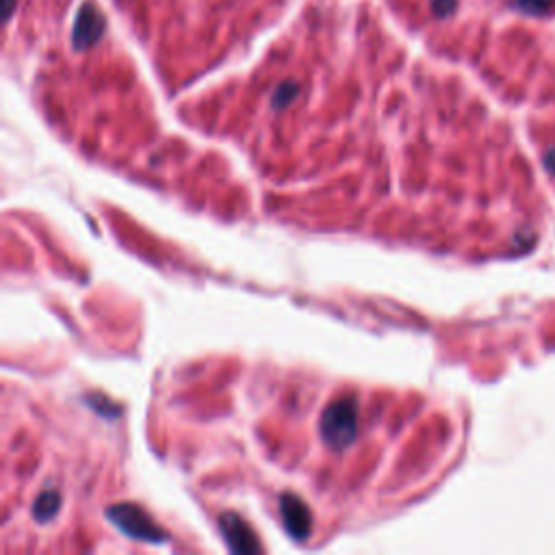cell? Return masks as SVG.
<instances>
[{
    "label": "cell",
    "instance_id": "obj_1",
    "mask_svg": "<svg viewBox=\"0 0 555 555\" xmlns=\"http://www.w3.org/2000/svg\"><path fill=\"white\" fill-rule=\"evenodd\" d=\"M358 406L352 397H341L323 410L319 432L330 447L346 449L356 438Z\"/></svg>",
    "mask_w": 555,
    "mask_h": 555
},
{
    "label": "cell",
    "instance_id": "obj_2",
    "mask_svg": "<svg viewBox=\"0 0 555 555\" xmlns=\"http://www.w3.org/2000/svg\"><path fill=\"white\" fill-rule=\"evenodd\" d=\"M109 521L126 536L146 543H167V534L159 525L152 523L150 516L133 504H119L107 510Z\"/></svg>",
    "mask_w": 555,
    "mask_h": 555
},
{
    "label": "cell",
    "instance_id": "obj_3",
    "mask_svg": "<svg viewBox=\"0 0 555 555\" xmlns=\"http://www.w3.org/2000/svg\"><path fill=\"white\" fill-rule=\"evenodd\" d=\"M104 33V16L100 13V9L95 7V3H85L80 4L79 16L74 20V31H72V44L76 50H85V48H92L95 42L103 37Z\"/></svg>",
    "mask_w": 555,
    "mask_h": 555
},
{
    "label": "cell",
    "instance_id": "obj_4",
    "mask_svg": "<svg viewBox=\"0 0 555 555\" xmlns=\"http://www.w3.org/2000/svg\"><path fill=\"white\" fill-rule=\"evenodd\" d=\"M219 529H222L224 540L228 543L231 551L234 553H258L261 543L256 540V534L252 532L250 525L237 516L234 512H226L219 516Z\"/></svg>",
    "mask_w": 555,
    "mask_h": 555
},
{
    "label": "cell",
    "instance_id": "obj_5",
    "mask_svg": "<svg viewBox=\"0 0 555 555\" xmlns=\"http://www.w3.org/2000/svg\"><path fill=\"white\" fill-rule=\"evenodd\" d=\"M280 516H282V525L293 538L304 540L308 538L310 528H313V516H310L308 506L300 499L298 495H291V492H285L280 497Z\"/></svg>",
    "mask_w": 555,
    "mask_h": 555
},
{
    "label": "cell",
    "instance_id": "obj_6",
    "mask_svg": "<svg viewBox=\"0 0 555 555\" xmlns=\"http://www.w3.org/2000/svg\"><path fill=\"white\" fill-rule=\"evenodd\" d=\"M61 508V495L57 490H46L42 492L40 497L35 499V506H33V514L40 523H46L50 521L52 516L57 514Z\"/></svg>",
    "mask_w": 555,
    "mask_h": 555
},
{
    "label": "cell",
    "instance_id": "obj_7",
    "mask_svg": "<svg viewBox=\"0 0 555 555\" xmlns=\"http://www.w3.org/2000/svg\"><path fill=\"white\" fill-rule=\"evenodd\" d=\"M519 11L529 16H547L555 11V0H512Z\"/></svg>",
    "mask_w": 555,
    "mask_h": 555
},
{
    "label": "cell",
    "instance_id": "obj_8",
    "mask_svg": "<svg viewBox=\"0 0 555 555\" xmlns=\"http://www.w3.org/2000/svg\"><path fill=\"white\" fill-rule=\"evenodd\" d=\"M298 95V85L295 83H282L280 87L274 92V98H271V104H274V109H282L286 107V104L291 103V100Z\"/></svg>",
    "mask_w": 555,
    "mask_h": 555
},
{
    "label": "cell",
    "instance_id": "obj_9",
    "mask_svg": "<svg viewBox=\"0 0 555 555\" xmlns=\"http://www.w3.org/2000/svg\"><path fill=\"white\" fill-rule=\"evenodd\" d=\"M458 0H432V11L434 16L438 18H447L456 11Z\"/></svg>",
    "mask_w": 555,
    "mask_h": 555
},
{
    "label": "cell",
    "instance_id": "obj_10",
    "mask_svg": "<svg viewBox=\"0 0 555 555\" xmlns=\"http://www.w3.org/2000/svg\"><path fill=\"white\" fill-rule=\"evenodd\" d=\"M3 9H4V18H11L13 9H16V0H3Z\"/></svg>",
    "mask_w": 555,
    "mask_h": 555
}]
</instances>
